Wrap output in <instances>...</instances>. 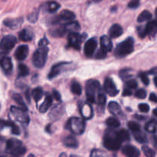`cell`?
Segmentation results:
<instances>
[{
	"label": "cell",
	"instance_id": "cell-1",
	"mask_svg": "<svg viewBox=\"0 0 157 157\" xmlns=\"http://www.w3.org/2000/svg\"><path fill=\"white\" fill-rule=\"evenodd\" d=\"M6 152L12 156H20L25 153L26 148L21 141L15 138H12L6 141Z\"/></svg>",
	"mask_w": 157,
	"mask_h": 157
},
{
	"label": "cell",
	"instance_id": "cell-2",
	"mask_svg": "<svg viewBox=\"0 0 157 157\" xmlns=\"http://www.w3.org/2000/svg\"><path fill=\"white\" fill-rule=\"evenodd\" d=\"M85 90L88 103H94L99 94L101 92V84L96 80H89L86 83Z\"/></svg>",
	"mask_w": 157,
	"mask_h": 157
},
{
	"label": "cell",
	"instance_id": "cell-3",
	"mask_svg": "<svg viewBox=\"0 0 157 157\" xmlns=\"http://www.w3.org/2000/svg\"><path fill=\"white\" fill-rule=\"evenodd\" d=\"M104 145L107 150L115 151L118 150L121 147V142L118 140L116 132L109 130L105 133L104 136Z\"/></svg>",
	"mask_w": 157,
	"mask_h": 157
},
{
	"label": "cell",
	"instance_id": "cell-4",
	"mask_svg": "<svg viewBox=\"0 0 157 157\" xmlns=\"http://www.w3.org/2000/svg\"><path fill=\"white\" fill-rule=\"evenodd\" d=\"M133 49H134V39L130 37L117 46L115 55L119 58H123L132 53Z\"/></svg>",
	"mask_w": 157,
	"mask_h": 157
},
{
	"label": "cell",
	"instance_id": "cell-5",
	"mask_svg": "<svg viewBox=\"0 0 157 157\" xmlns=\"http://www.w3.org/2000/svg\"><path fill=\"white\" fill-rule=\"evenodd\" d=\"M48 46H39V48L35 51L32 56V63L35 67L41 68L44 67L48 58Z\"/></svg>",
	"mask_w": 157,
	"mask_h": 157
},
{
	"label": "cell",
	"instance_id": "cell-6",
	"mask_svg": "<svg viewBox=\"0 0 157 157\" xmlns=\"http://www.w3.org/2000/svg\"><path fill=\"white\" fill-rule=\"evenodd\" d=\"M85 121L79 117H72L68 120L66 124V128L72 133L81 135L85 131Z\"/></svg>",
	"mask_w": 157,
	"mask_h": 157
},
{
	"label": "cell",
	"instance_id": "cell-7",
	"mask_svg": "<svg viewBox=\"0 0 157 157\" xmlns=\"http://www.w3.org/2000/svg\"><path fill=\"white\" fill-rule=\"evenodd\" d=\"M10 113L13 117L21 124L25 125H28L29 124V116L26 109L12 106L10 108Z\"/></svg>",
	"mask_w": 157,
	"mask_h": 157
},
{
	"label": "cell",
	"instance_id": "cell-8",
	"mask_svg": "<svg viewBox=\"0 0 157 157\" xmlns=\"http://www.w3.org/2000/svg\"><path fill=\"white\" fill-rule=\"evenodd\" d=\"M73 64L71 62H60L58 64L52 66L50 72L48 74L49 79H53L56 78L57 76L61 75V73L64 71H67L69 70H71L73 67Z\"/></svg>",
	"mask_w": 157,
	"mask_h": 157
},
{
	"label": "cell",
	"instance_id": "cell-9",
	"mask_svg": "<svg viewBox=\"0 0 157 157\" xmlns=\"http://www.w3.org/2000/svg\"><path fill=\"white\" fill-rule=\"evenodd\" d=\"M17 39L13 35H6L0 41V49L4 52H9L15 47Z\"/></svg>",
	"mask_w": 157,
	"mask_h": 157
},
{
	"label": "cell",
	"instance_id": "cell-10",
	"mask_svg": "<svg viewBox=\"0 0 157 157\" xmlns=\"http://www.w3.org/2000/svg\"><path fill=\"white\" fill-rule=\"evenodd\" d=\"M83 37L78 33H70L68 35V44L76 50H80Z\"/></svg>",
	"mask_w": 157,
	"mask_h": 157
},
{
	"label": "cell",
	"instance_id": "cell-11",
	"mask_svg": "<svg viewBox=\"0 0 157 157\" xmlns=\"http://www.w3.org/2000/svg\"><path fill=\"white\" fill-rule=\"evenodd\" d=\"M104 88L106 93L111 97L117 96L118 94V93H119V90L117 88L116 85L113 83V81H112L111 78H107L105 79Z\"/></svg>",
	"mask_w": 157,
	"mask_h": 157
},
{
	"label": "cell",
	"instance_id": "cell-12",
	"mask_svg": "<svg viewBox=\"0 0 157 157\" xmlns=\"http://www.w3.org/2000/svg\"><path fill=\"white\" fill-rule=\"evenodd\" d=\"M80 112H81V114L82 115L83 118L85 120L91 119L94 115L92 106L88 102L82 103L80 105Z\"/></svg>",
	"mask_w": 157,
	"mask_h": 157
},
{
	"label": "cell",
	"instance_id": "cell-13",
	"mask_svg": "<svg viewBox=\"0 0 157 157\" xmlns=\"http://www.w3.org/2000/svg\"><path fill=\"white\" fill-rule=\"evenodd\" d=\"M97 45H98V41L95 38H92L87 40L84 45V54L86 56L91 57L96 50Z\"/></svg>",
	"mask_w": 157,
	"mask_h": 157
},
{
	"label": "cell",
	"instance_id": "cell-14",
	"mask_svg": "<svg viewBox=\"0 0 157 157\" xmlns=\"http://www.w3.org/2000/svg\"><path fill=\"white\" fill-rule=\"evenodd\" d=\"M0 67L6 75H10L12 71V67H13L11 58L7 56L2 58L0 59Z\"/></svg>",
	"mask_w": 157,
	"mask_h": 157
},
{
	"label": "cell",
	"instance_id": "cell-15",
	"mask_svg": "<svg viewBox=\"0 0 157 157\" xmlns=\"http://www.w3.org/2000/svg\"><path fill=\"white\" fill-rule=\"evenodd\" d=\"M122 153L126 157H139L140 156V150L132 145H126L123 147Z\"/></svg>",
	"mask_w": 157,
	"mask_h": 157
},
{
	"label": "cell",
	"instance_id": "cell-16",
	"mask_svg": "<svg viewBox=\"0 0 157 157\" xmlns=\"http://www.w3.org/2000/svg\"><path fill=\"white\" fill-rule=\"evenodd\" d=\"M29 46L25 45V44L20 45L17 48L16 51H15V57L18 61H23V60H25L27 58L28 55H29Z\"/></svg>",
	"mask_w": 157,
	"mask_h": 157
},
{
	"label": "cell",
	"instance_id": "cell-17",
	"mask_svg": "<svg viewBox=\"0 0 157 157\" xmlns=\"http://www.w3.org/2000/svg\"><path fill=\"white\" fill-rule=\"evenodd\" d=\"M101 49L103 50L104 52H105L106 53H107L108 52H110L113 48V44H112V41L110 40V38H109L107 35H103L101 38Z\"/></svg>",
	"mask_w": 157,
	"mask_h": 157
},
{
	"label": "cell",
	"instance_id": "cell-18",
	"mask_svg": "<svg viewBox=\"0 0 157 157\" xmlns=\"http://www.w3.org/2000/svg\"><path fill=\"white\" fill-rule=\"evenodd\" d=\"M63 144L66 147L72 149H76L78 148L79 146V143H78V140L72 135H69V136H65L63 139Z\"/></svg>",
	"mask_w": 157,
	"mask_h": 157
},
{
	"label": "cell",
	"instance_id": "cell-19",
	"mask_svg": "<svg viewBox=\"0 0 157 157\" xmlns=\"http://www.w3.org/2000/svg\"><path fill=\"white\" fill-rule=\"evenodd\" d=\"M23 22V18H15V19H6L4 21V25L11 29H17L21 26Z\"/></svg>",
	"mask_w": 157,
	"mask_h": 157
},
{
	"label": "cell",
	"instance_id": "cell-20",
	"mask_svg": "<svg viewBox=\"0 0 157 157\" xmlns=\"http://www.w3.org/2000/svg\"><path fill=\"white\" fill-rule=\"evenodd\" d=\"M146 29V32H147V35H148L150 38H154L156 35L157 32V24L156 21H149L147 23V25L145 26Z\"/></svg>",
	"mask_w": 157,
	"mask_h": 157
},
{
	"label": "cell",
	"instance_id": "cell-21",
	"mask_svg": "<svg viewBox=\"0 0 157 157\" xmlns=\"http://www.w3.org/2000/svg\"><path fill=\"white\" fill-rule=\"evenodd\" d=\"M65 32H70V33H78L80 30V25L78 21H69L67 24L63 25Z\"/></svg>",
	"mask_w": 157,
	"mask_h": 157
},
{
	"label": "cell",
	"instance_id": "cell-22",
	"mask_svg": "<svg viewBox=\"0 0 157 157\" xmlns=\"http://www.w3.org/2000/svg\"><path fill=\"white\" fill-rule=\"evenodd\" d=\"M19 38L23 41H30L33 39L34 34L32 30L29 29H24L19 32Z\"/></svg>",
	"mask_w": 157,
	"mask_h": 157
},
{
	"label": "cell",
	"instance_id": "cell-23",
	"mask_svg": "<svg viewBox=\"0 0 157 157\" xmlns=\"http://www.w3.org/2000/svg\"><path fill=\"white\" fill-rule=\"evenodd\" d=\"M10 127V129L12 130V133H14V134L15 135H19L20 130L16 125H15V124L12 122H11V121L1 120V121H0V127H1V128H4V127Z\"/></svg>",
	"mask_w": 157,
	"mask_h": 157
},
{
	"label": "cell",
	"instance_id": "cell-24",
	"mask_svg": "<svg viewBox=\"0 0 157 157\" xmlns=\"http://www.w3.org/2000/svg\"><path fill=\"white\" fill-rule=\"evenodd\" d=\"M60 21H72L75 18V14L73 12L69 10H64L58 15Z\"/></svg>",
	"mask_w": 157,
	"mask_h": 157
},
{
	"label": "cell",
	"instance_id": "cell-25",
	"mask_svg": "<svg viewBox=\"0 0 157 157\" xmlns=\"http://www.w3.org/2000/svg\"><path fill=\"white\" fill-rule=\"evenodd\" d=\"M52 104V97L49 94H47L45 96V99H44V102L41 104V105L39 107V111L41 113H45L49 107H51Z\"/></svg>",
	"mask_w": 157,
	"mask_h": 157
},
{
	"label": "cell",
	"instance_id": "cell-26",
	"mask_svg": "<svg viewBox=\"0 0 157 157\" xmlns=\"http://www.w3.org/2000/svg\"><path fill=\"white\" fill-rule=\"evenodd\" d=\"M123 34V28L120 25L114 24L110 29V36L111 38H116L121 36Z\"/></svg>",
	"mask_w": 157,
	"mask_h": 157
},
{
	"label": "cell",
	"instance_id": "cell-27",
	"mask_svg": "<svg viewBox=\"0 0 157 157\" xmlns=\"http://www.w3.org/2000/svg\"><path fill=\"white\" fill-rule=\"evenodd\" d=\"M109 110H110V112L112 113V114L115 115V116H118V115H121L122 111H121V108L119 106V104L117 102H114V101H112L108 105Z\"/></svg>",
	"mask_w": 157,
	"mask_h": 157
},
{
	"label": "cell",
	"instance_id": "cell-28",
	"mask_svg": "<svg viewBox=\"0 0 157 157\" xmlns=\"http://www.w3.org/2000/svg\"><path fill=\"white\" fill-rule=\"evenodd\" d=\"M116 134L118 140L121 142V144L123 142H125V141L130 140V134H129L128 131H127L126 130L123 129V130H118L117 132H116Z\"/></svg>",
	"mask_w": 157,
	"mask_h": 157
},
{
	"label": "cell",
	"instance_id": "cell-29",
	"mask_svg": "<svg viewBox=\"0 0 157 157\" xmlns=\"http://www.w3.org/2000/svg\"><path fill=\"white\" fill-rule=\"evenodd\" d=\"M66 33L65 32V29H64V25H61L59 26L58 28H56V29H53V30H51L50 31V34L53 36L56 37V38H58V37H62L64 36V34Z\"/></svg>",
	"mask_w": 157,
	"mask_h": 157
},
{
	"label": "cell",
	"instance_id": "cell-30",
	"mask_svg": "<svg viewBox=\"0 0 157 157\" xmlns=\"http://www.w3.org/2000/svg\"><path fill=\"white\" fill-rule=\"evenodd\" d=\"M151 18H152L151 12L148 10H145V11H143L142 13L138 16L137 21H139V22H144V21H149V20L151 19Z\"/></svg>",
	"mask_w": 157,
	"mask_h": 157
},
{
	"label": "cell",
	"instance_id": "cell-31",
	"mask_svg": "<svg viewBox=\"0 0 157 157\" xmlns=\"http://www.w3.org/2000/svg\"><path fill=\"white\" fill-rule=\"evenodd\" d=\"M46 10L50 13L55 12L60 8V5L56 2H49L46 4Z\"/></svg>",
	"mask_w": 157,
	"mask_h": 157
},
{
	"label": "cell",
	"instance_id": "cell-32",
	"mask_svg": "<svg viewBox=\"0 0 157 157\" xmlns=\"http://www.w3.org/2000/svg\"><path fill=\"white\" fill-rule=\"evenodd\" d=\"M146 130L149 133H155L156 130V121L155 119H152L149 121L145 127Z\"/></svg>",
	"mask_w": 157,
	"mask_h": 157
},
{
	"label": "cell",
	"instance_id": "cell-33",
	"mask_svg": "<svg viewBox=\"0 0 157 157\" xmlns=\"http://www.w3.org/2000/svg\"><path fill=\"white\" fill-rule=\"evenodd\" d=\"M133 136H134V138L136 139V140L140 143V144L147 143V136L143 132H141V130L139 132H136V133H133Z\"/></svg>",
	"mask_w": 157,
	"mask_h": 157
},
{
	"label": "cell",
	"instance_id": "cell-34",
	"mask_svg": "<svg viewBox=\"0 0 157 157\" xmlns=\"http://www.w3.org/2000/svg\"><path fill=\"white\" fill-rule=\"evenodd\" d=\"M43 96V90L41 87H36L32 90V97L36 102L39 101Z\"/></svg>",
	"mask_w": 157,
	"mask_h": 157
},
{
	"label": "cell",
	"instance_id": "cell-35",
	"mask_svg": "<svg viewBox=\"0 0 157 157\" xmlns=\"http://www.w3.org/2000/svg\"><path fill=\"white\" fill-rule=\"evenodd\" d=\"M71 89L72 93L75 94L76 95H81L82 93V88H81V86L79 83L76 82V81H74L71 84Z\"/></svg>",
	"mask_w": 157,
	"mask_h": 157
},
{
	"label": "cell",
	"instance_id": "cell-36",
	"mask_svg": "<svg viewBox=\"0 0 157 157\" xmlns=\"http://www.w3.org/2000/svg\"><path fill=\"white\" fill-rule=\"evenodd\" d=\"M106 101H107V98H106L105 94L104 93H102V92H101L99 94V95L98 96V98H97L95 102H97L98 107H101V108H104L106 104Z\"/></svg>",
	"mask_w": 157,
	"mask_h": 157
},
{
	"label": "cell",
	"instance_id": "cell-37",
	"mask_svg": "<svg viewBox=\"0 0 157 157\" xmlns=\"http://www.w3.org/2000/svg\"><path fill=\"white\" fill-rule=\"evenodd\" d=\"M106 124L108 127H111V128H117L121 125V123L117 119L114 117H110L106 121Z\"/></svg>",
	"mask_w": 157,
	"mask_h": 157
},
{
	"label": "cell",
	"instance_id": "cell-38",
	"mask_svg": "<svg viewBox=\"0 0 157 157\" xmlns=\"http://www.w3.org/2000/svg\"><path fill=\"white\" fill-rule=\"evenodd\" d=\"M29 74V69L25 64H20L18 65V75L20 77L28 76Z\"/></svg>",
	"mask_w": 157,
	"mask_h": 157
},
{
	"label": "cell",
	"instance_id": "cell-39",
	"mask_svg": "<svg viewBox=\"0 0 157 157\" xmlns=\"http://www.w3.org/2000/svg\"><path fill=\"white\" fill-rule=\"evenodd\" d=\"M90 157H110V156L103 150H94L90 153Z\"/></svg>",
	"mask_w": 157,
	"mask_h": 157
},
{
	"label": "cell",
	"instance_id": "cell-40",
	"mask_svg": "<svg viewBox=\"0 0 157 157\" xmlns=\"http://www.w3.org/2000/svg\"><path fill=\"white\" fill-rule=\"evenodd\" d=\"M13 100L17 103V104H19L20 107H21V108H23V109H26V110H27V107H26L25 104V103H24V101H23V99H22V98H21V95L18 94H13Z\"/></svg>",
	"mask_w": 157,
	"mask_h": 157
},
{
	"label": "cell",
	"instance_id": "cell-41",
	"mask_svg": "<svg viewBox=\"0 0 157 157\" xmlns=\"http://www.w3.org/2000/svg\"><path fill=\"white\" fill-rule=\"evenodd\" d=\"M142 150L147 157H156V152L147 146H144L142 147Z\"/></svg>",
	"mask_w": 157,
	"mask_h": 157
},
{
	"label": "cell",
	"instance_id": "cell-42",
	"mask_svg": "<svg viewBox=\"0 0 157 157\" xmlns=\"http://www.w3.org/2000/svg\"><path fill=\"white\" fill-rule=\"evenodd\" d=\"M132 70L130 69H124L120 71V77L123 80H128L132 76Z\"/></svg>",
	"mask_w": 157,
	"mask_h": 157
},
{
	"label": "cell",
	"instance_id": "cell-43",
	"mask_svg": "<svg viewBox=\"0 0 157 157\" xmlns=\"http://www.w3.org/2000/svg\"><path fill=\"white\" fill-rule=\"evenodd\" d=\"M128 127L133 133L140 131V125L139 124H137V123L133 122V121H130L128 123Z\"/></svg>",
	"mask_w": 157,
	"mask_h": 157
},
{
	"label": "cell",
	"instance_id": "cell-44",
	"mask_svg": "<svg viewBox=\"0 0 157 157\" xmlns=\"http://www.w3.org/2000/svg\"><path fill=\"white\" fill-rule=\"evenodd\" d=\"M126 87L129 90H133L137 87V81L134 79H130L126 83Z\"/></svg>",
	"mask_w": 157,
	"mask_h": 157
},
{
	"label": "cell",
	"instance_id": "cell-45",
	"mask_svg": "<svg viewBox=\"0 0 157 157\" xmlns=\"http://www.w3.org/2000/svg\"><path fill=\"white\" fill-rule=\"evenodd\" d=\"M135 96L139 99H144L147 97V91L144 89H140L135 94Z\"/></svg>",
	"mask_w": 157,
	"mask_h": 157
},
{
	"label": "cell",
	"instance_id": "cell-46",
	"mask_svg": "<svg viewBox=\"0 0 157 157\" xmlns=\"http://www.w3.org/2000/svg\"><path fill=\"white\" fill-rule=\"evenodd\" d=\"M38 11H35V12H32L30 15L28 16V20L30 21L31 22H35L38 19Z\"/></svg>",
	"mask_w": 157,
	"mask_h": 157
},
{
	"label": "cell",
	"instance_id": "cell-47",
	"mask_svg": "<svg viewBox=\"0 0 157 157\" xmlns=\"http://www.w3.org/2000/svg\"><path fill=\"white\" fill-rule=\"evenodd\" d=\"M140 79L142 81V82L144 83L145 85H148L150 84V80H149L148 76L146 73H140Z\"/></svg>",
	"mask_w": 157,
	"mask_h": 157
},
{
	"label": "cell",
	"instance_id": "cell-48",
	"mask_svg": "<svg viewBox=\"0 0 157 157\" xmlns=\"http://www.w3.org/2000/svg\"><path fill=\"white\" fill-rule=\"evenodd\" d=\"M138 107H139L140 110L144 113H147L150 110V106L147 104H140Z\"/></svg>",
	"mask_w": 157,
	"mask_h": 157
},
{
	"label": "cell",
	"instance_id": "cell-49",
	"mask_svg": "<svg viewBox=\"0 0 157 157\" xmlns=\"http://www.w3.org/2000/svg\"><path fill=\"white\" fill-rule=\"evenodd\" d=\"M138 35L141 37V38H144L147 35V32H146L145 26H140L138 28Z\"/></svg>",
	"mask_w": 157,
	"mask_h": 157
},
{
	"label": "cell",
	"instance_id": "cell-50",
	"mask_svg": "<svg viewBox=\"0 0 157 157\" xmlns=\"http://www.w3.org/2000/svg\"><path fill=\"white\" fill-rule=\"evenodd\" d=\"M6 141L5 140L4 138L0 137V153L6 151Z\"/></svg>",
	"mask_w": 157,
	"mask_h": 157
},
{
	"label": "cell",
	"instance_id": "cell-51",
	"mask_svg": "<svg viewBox=\"0 0 157 157\" xmlns=\"http://www.w3.org/2000/svg\"><path fill=\"white\" fill-rule=\"evenodd\" d=\"M139 6L140 2L137 1V0H135V1H131L130 2H129L128 8H130V9H136Z\"/></svg>",
	"mask_w": 157,
	"mask_h": 157
},
{
	"label": "cell",
	"instance_id": "cell-52",
	"mask_svg": "<svg viewBox=\"0 0 157 157\" xmlns=\"http://www.w3.org/2000/svg\"><path fill=\"white\" fill-rule=\"evenodd\" d=\"M106 56H107V53H106L105 52H104L103 50H101V49H100V50L98 51V53H97L96 55L97 58H104Z\"/></svg>",
	"mask_w": 157,
	"mask_h": 157
},
{
	"label": "cell",
	"instance_id": "cell-53",
	"mask_svg": "<svg viewBox=\"0 0 157 157\" xmlns=\"http://www.w3.org/2000/svg\"><path fill=\"white\" fill-rule=\"evenodd\" d=\"M48 41L45 38L40 40L39 43H38V46H48Z\"/></svg>",
	"mask_w": 157,
	"mask_h": 157
},
{
	"label": "cell",
	"instance_id": "cell-54",
	"mask_svg": "<svg viewBox=\"0 0 157 157\" xmlns=\"http://www.w3.org/2000/svg\"><path fill=\"white\" fill-rule=\"evenodd\" d=\"M53 98L57 101H61V95H60L59 92L55 90L53 91Z\"/></svg>",
	"mask_w": 157,
	"mask_h": 157
},
{
	"label": "cell",
	"instance_id": "cell-55",
	"mask_svg": "<svg viewBox=\"0 0 157 157\" xmlns=\"http://www.w3.org/2000/svg\"><path fill=\"white\" fill-rule=\"evenodd\" d=\"M131 94H132L131 90H129V89H127V88L124 89V93H123V95H124V96H130V95H131Z\"/></svg>",
	"mask_w": 157,
	"mask_h": 157
},
{
	"label": "cell",
	"instance_id": "cell-56",
	"mask_svg": "<svg viewBox=\"0 0 157 157\" xmlns=\"http://www.w3.org/2000/svg\"><path fill=\"white\" fill-rule=\"evenodd\" d=\"M150 100L151 101H153V102L156 103V101H157L156 95L155 94H150Z\"/></svg>",
	"mask_w": 157,
	"mask_h": 157
},
{
	"label": "cell",
	"instance_id": "cell-57",
	"mask_svg": "<svg viewBox=\"0 0 157 157\" xmlns=\"http://www.w3.org/2000/svg\"><path fill=\"white\" fill-rule=\"evenodd\" d=\"M59 157H80V156H76V155H68L65 153H62L61 155H60Z\"/></svg>",
	"mask_w": 157,
	"mask_h": 157
},
{
	"label": "cell",
	"instance_id": "cell-58",
	"mask_svg": "<svg viewBox=\"0 0 157 157\" xmlns=\"http://www.w3.org/2000/svg\"><path fill=\"white\" fill-rule=\"evenodd\" d=\"M150 73L152 74V75H156V67H154V68H153V70L150 71Z\"/></svg>",
	"mask_w": 157,
	"mask_h": 157
},
{
	"label": "cell",
	"instance_id": "cell-59",
	"mask_svg": "<svg viewBox=\"0 0 157 157\" xmlns=\"http://www.w3.org/2000/svg\"><path fill=\"white\" fill-rule=\"evenodd\" d=\"M153 113H154L155 116H156V109H155V110H153Z\"/></svg>",
	"mask_w": 157,
	"mask_h": 157
},
{
	"label": "cell",
	"instance_id": "cell-60",
	"mask_svg": "<svg viewBox=\"0 0 157 157\" xmlns=\"http://www.w3.org/2000/svg\"><path fill=\"white\" fill-rule=\"evenodd\" d=\"M0 157H4V156H0Z\"/></svg>",
	"mask_w": 157,
	"mask_h": 157
}]
</instances>
